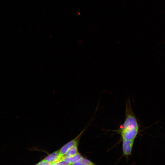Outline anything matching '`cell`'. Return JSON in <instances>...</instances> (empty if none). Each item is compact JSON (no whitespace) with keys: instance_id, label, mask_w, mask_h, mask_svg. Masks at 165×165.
<instances>
[{"instance_id":"obj_1","label":"cell","mask_w":165,"mask_h":165,"mask_svg":"<svg viewBox=\"0 0 165 165\" xmlns=\"http://www.w3.org/2000/svg\"><path fill=\"white\" fill-rule=\"evenodd\" d=\"M125 113V121L116 132L120 135L122 140H135L139 132V126L129 101L126 103Z\"/></svg>"},{"instance_id":"obj_2","label":"cell","mask_w":165,"mask_h":165,"mask_svg":"<svg viewBox=\"0 0 165 165\" xmlns=\"http://www.w3.org/2000/svg\"><path fill=\"white\" fill-rule=\"evenodd\" d=\"M85 130L84 128L76 137L64 145L59 150L61 160L62 156L71 147L75 145H78L81 136Z\"/></svg>"},{"instance_id":"obj_3","label":"cell","mask_w":165,"mask_h":165,"mask_svg":"<svg viewBox=\"0 0 165 165\" xmlns=\"http://www.w3.org/2000/svg\"><path fill=\"white\" fill-rule=\"evenodd\" d=\"M135 140H122V151L124 155L128 156L131 152Z\"/></svg>"},{"instance_id":"obj_4","label":"cell","mask_w":165,"mask_h":165,"mask_svg":"<svg viewBox=\"0 0 165 165\" xmlns=\"http://www.w3.org/2000/svg\"><path fill=\"white\" fill-rule=\"evenodd\" d=\"M45 160L51 163H53L61 160L59 151L58 150L49 155Z\"/></svg>"},{"instance_id":"obj_5","label":"cell","mask_w":165,"mask_h":165,"mask_svg":"<svg viewBox=\"0 0 165 165\" xmlns=\"http://www.w3.org/2000/svg\"><path fill=\"white\" fill-rule=\"evenodd\" d=\"M78 145H75L71 147L66 153L61 158L68 157L74 156L79 153L78 149Z\"/></svg>"},{"instance_id":"obj_6","label":"cell","mask_w":165,"mask_h":165,"mask_svg":"<svg viewBox=\"0 0 165 165\" xmlns=\"http://www.w3.org/2000/svg\"><path fill=\"white\" fill-rule=\"evenodd\" d=\"M83 157L79 152L76 155L68 157L63 158L61 160H63L69 163L72 165L74 163L77 162L82 158Z\"/></svg>"},{"instance_id":"obj_7","label":"cell","mask_w":165,"mask_h":165,"mask_svg":"<svg viewBox=\"0 0 165 165\" xmlns=\"http://www.w3.org/2000/svg\"><path fill=\"white\" fill-rule=\"evenodd\" d=\"M72 165H96L90 161L82 157Z\"/></svg>"},{"instance_id":"obj_8","label":"cell","mask_w":165,"mask_h":165,"mask_svg":"<svg viewBox=\"0 0 165 165\" xmlns=\"http://www.w3.org/2000/svg\"><path fill=\"white\" fill-rule=\"evenodd\" d=\"M55 165H71L69 163L63 160H60L53 163Z\"/></svg>"},{"instance_id":"obj_9","label":"cell","mask_w":165,"mask_h":165,"mask_svg":"<svg viewBox=\"0 0 165 165\" xmlns=\"http://www.w3.org/2000/svg\"><path fill=\"white\" fill-rule=\"evenodd\" d=\"M51 163L44 159L35 165H50Z\"/></svg>"},{"instance_id":"obj_10","label":"cell","mask_w":165,"mask_h":165,"mask_svg":"<svg viewBox=\"0 0 165 165\" xmlns=\"http://www.w3.org/2000/svg\"><path fill=\"white\" fill-rule=\"evenodd\" d=\"M50 165H55L53 163H52L50 164Z\"/></svg>"}]
</instances>
